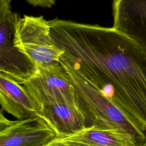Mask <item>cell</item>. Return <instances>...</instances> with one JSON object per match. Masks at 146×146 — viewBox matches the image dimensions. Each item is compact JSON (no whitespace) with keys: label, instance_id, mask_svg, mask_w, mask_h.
<instances>
[{"label":"cell","instance_id":"3957f363","mask_svg":"<svg viewBox=\"0 0 146 146\" xmlns=\"http://www.w3.org/2000/svg\"><path fill=\"white\" fill-rule=\"evenodd\" d=\"M14 43L38 67L59 63L63 52L54 43L48 21L43 16L19 17L16 25Z\"/></svg>","mask_w":146,"mask_h":146},{"label":"cell","instance_id":"ba28073f","mask_svg":"<svg viewBox=\"0 0 146 146\" xmlns=\"http://www.w3.org/2000/svg\"><path fill=\"white\" fill-rule=\"evenodd\" d=\"M37 115L54 130L57 137L70 135L86 128L84 116L75 104L58 103L44 106Z\"/></svg>","mask_w":146,"mask_h":146},{"label":"cell","instance_id":"8fae6325","mask_svg":"<svg viewBox=\"0 0 146 146\" xmlns=\"http://www.w3.org/2000/svg\"><path fill=\"white\" fill-rule=\"evenodd\" d=\"M43 146H69L58 137H55L51 141Z\"/></svg>","mask_w":146,"mask_h":146},{"label":"cell","instance_id":"52a82bcc","mask_svg":"<svg viewBox=\"0 0 146 146\" xmlns=\"http://www.w3.org/2000/svg\"><path fill=\"white\" fill-rule=\"evenodd\" d=\"M1 109L17 120L37 115L39 107L22 84L0 74Z\"/></svg>","mask_w":146,"mask_h":146},{"label":"cell","instance_id":"5b68a950","mask_svg":"<svg viewBox=\"0 0 146 146\" xmlns=\"http://www.w3.org/2000/svg\"><path fill=\"white\" fill-rule=\"evenodd\" d=\"M1 109L0 146H43L56 137L54 130L40 116L7 119Z\"/></svg>","mask_w":146,"mask_h":146},{"label":"cell","instance_id":"7a4b0ae2","mask_svg":"<svg viewBox=\"0 0 146 146\" xmlns=\"http://www.w3.org/2000/svg\"><path fill=\"white\" fill-rule=\"evenodd\" d=\"M10 3L8 0H0V74L23 84L36 73L38 67L15 45L20 17L11 10Z\"/></svg>","mask_w":146,"mask_h":146},{"label":"cell","instance_id":"8992f818","mask_svg":"<svg viewBox=\"0 0 146 146\" xmlns=\"http://www.w3.org/2000/svg\"><path fill=\"white\" fill-rule=\"evenodd\" d=\"M113 27L146 48V0H113Z\"/></svg>","mask_w":146,"mask_h":146},{"label":"cell","instance_id":"7c38bea8","mask_svg":"<svg viewBox=\"0 0 146 146\" xmlns=\"http://www.w3.org/2000/svg\"><path fill=\"white\" fill-rule=\"evenodd\" d=\"M139 146H146V140L145 141H144L142 144H140Z\"/></svg>","mask_w":146,"mask_h":146},{"label":"cell","instance_id":"6da1fadb","mask_svg":"<svg viewBox=\"0 0 146 146\" xmlns=\"http://www.w3.org/2000/svg\"><path fill=\"white\" fill-rule=\"evenodd\" d=\"M59 63L65 68L72 80L78 107L84 116L86 127L121 128L130 133L139 145L143 143L137 131L111 99L83 79L67 64L60 60Z\"/></svg>","mask_w":146,"mask_h":146},{"label":"cell","instance_id":"277c9868","mask_svg":"<svg viewBox=\"0 0 146 146\" xmlns=\"http://www.w3.org/2000/svg\"><path fill=\"white\" fill-rule=\"evenodd\" d=\"M22 85L40 109L58 103L78 106L72 80L60 63L38 67L36 73Z\"/></svg>","mask_w":146,"mask_h":146},{"label":"cell","instance_id":"9c48e42d","mask_svg":"<svg viewBox=\"0 0 146 146\" xmlns=\"http://www.w3.org/2000/svg\"><path fill=\"white\" fill-rule=\"evenodd\" d=\"M58 137L69 146L139 145L136 139L130 133L121 128L86 127L75 133Z\"/></svg>","mask_w":146,"mask_h":146},{"label":"cell","instance_id":"30bf717a","mask_svg":"<svg viewBox=\"0 0 146 146\" xmlns=\"http://www.w3.org/2000/svg\"><path fill=\"white\" fill-rule=\"evenodd\" d=\"M10 2L13 0H8ZM30 5L35 7L50 8L55 5L56 0H25Z\"/></svg>","mask_w":146,"mask_h":146}]
</instances>
